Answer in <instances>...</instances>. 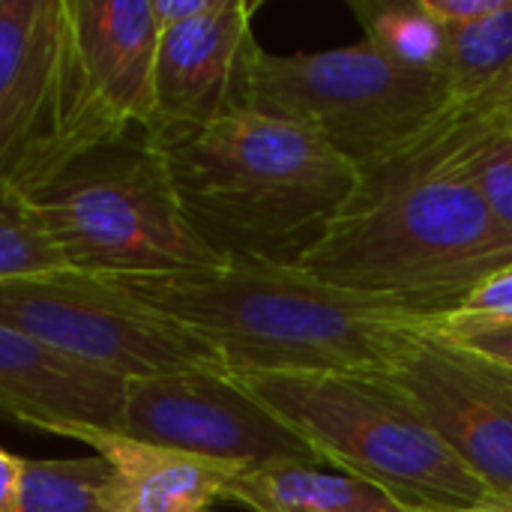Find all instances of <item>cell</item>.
Here are the masks:
<instances>
[{"label":"cell","mask_w":512,"mask_h":512,"mask_svg":"<svg viewBox=\"0 0 512 512\" xmlns=\"http://www.w3.org/2000/svg\"><path fill=\"white\" fill-rule=\"evenodd\" d=\"M486 111L447 108L414 141L357 168L345 204L294 261L381 306L447 318L486 276L512 264L471 177Z\"/></svg>","instance_id":"obj_1"},{"label":"cell","mask_w":512,"mask_h":512,"mask_svg":"<svg viewBox=\"0 0 512 512\" xmlns=\"http://www.w3.org/2000/svg\"><path fill=\"white\" fill-rule=\"evenodd\" d=\"M201 339L228 372L390 375L438 321L339 291L297 264L225 258L210 267L108 279Z\"/></svg>","instance_id":"obj_2"},{"label":"cell","mask_w":512,"mask_h":512,"mask_svg":"<svg viewBox=\"0 0 512 512\" xmlns=\"http://www.w3.org/2000/svg\"><path fill=\"white\" fill-rule=\"evenodd\" d=\"M150 141L186 222L219 258L294 264L357 183V165L318 132L261 111Z\"/></svg>","instance_id":"obj_3"},{"label":"cell","mask_w":512,"mask_h":512,"mask_svg":"<svg viewBox=\"0 0 512 512\" xmlns=\"http://www.w3.org/2000/svg\"><path fill=\"white\" fill-rule=\"evenodd\" d=\"M231 378L324 465L390 492L408 510H465L492 498L384 375L231 372Z\"/></svg>","instance_id":"obj_4"},{"label":"cell","mask_w":512,"mask_h":512,"mask_svg":"<svg viewBox=\"0 0 512 512\" xmlns=\"http://www.w3.org/2000/svg\"><path fill=\"white\" fill-rule=\"evenodd\" d=\"M24 195L60 264L87 276H156L225 261L186 222L144 129L69 159Z\"/></svg>","instance_id":"obj_5"},{"label":"cell","mask_w":512,"mask_h":512,"mask_svg":"<svg viewBox=\"0 0 512 512\" xmlns=\"http://www.w3.org/2000/svg\"><path fill=\"white\" fill-rule=\"evenodd\" d=\"M252 111L309 126L363 168L414 141L447 99L438 72L402 66L363 39L327 51H261Z\"/></svg>","instance_id":"obj_6"},{"label":"cell","mask_w":512,"mask_h":512,"mask_svg":"<svg viewBox=\"0 0 512 512\" xmlns=\"http://www.w3.org/2000/svg\"><path fill=\"white\" fill-rule=\"evenodd\" d=\"M0 324L123 381L228 372L189 330L156 315L120 285L69 267L0 279Z\"/></svg>","instance_id":"obj_7"},{"label":"cell","mask_w":512,"mask_h":512,"mask_svg":"<svg viewBox=\"0 0 512 512\" xmlns=\"http://www.w3.org/2000/svg\"><path fill=\"white\" fill-rule=\"evenodd\" d=\"M63 15L57 171L150 126L159 48L150 0H63Z\"/></svg>","instance_id":"obj_8"},{"label":"cell","mask_w":512,"mask_h":512,"mask_svg":"<svg viewBox=\"0 0 512 512\" xmlns=\"http://www.w3.org/2000/svg\"><path fill=\"white\" fill-rule=\"evenodd\" d=\"M120 432L240 471L324 465L294 429L219 369L126 381Z\"/></svg>","instance_id":"obj_9"},{"label":"cell","mask_w":512,"mask_h":512,"mask_svg":"<svg viewBox=\"0 0 512 512\" xmlns=\"http://www.w3.org/2000/svg\"><path fill=\"white\" fill-rule=\"evenodd\" d=\"M387 378L492 498H512L510 366L432 327Z\"/></svg>","instance_id":"obj_10"},{"label":"cell","mask_w":512,"mask_h":512,"mask_svg":"<svg viewBox=\"0 0 512 512\" xmlns=\"http://www.w3.org/2000/svg\"><path fill=\"white\" fill-rule=\"evenodd\" d=\"M258 0H219L213 12L159 30L153 72V138L195 132L240 111H252Z\"/></svg>","instance_id":"obj_11"},{"label":"cell","mask_w":512,"mask_h":512,"mask_svg":"<svg viewBox=\"0 0 512 512\" xmlns=\"http://www.w3.org/2000/svg\"><path fill=\"white\" fill-rule=\"evenodd\" d=\"M63 0L0 3V177L30 192L57 171Z\"/></svg>","instance_id":"obj_12"},{"label":"cell","mask_w":512,"mask_h":512,"mask_svg":"<svg viewBox=\"0 0 512 512\" xmlns=\"http://www.w3.org/2000/svg\"><path fill=\"white\" fill-rule=\"evenodd\" d=\"M126 381L75 363L0 324V420L48 435L81 423L120 432Z\"/></svg>","instance_id":"obj_13"},{"label":"cell","mask_w":512,"mask_h":512,"mask_svg":"<svg viewBox=\"0 0 512 512\" xmlns=\"http://www.w3.org/2000/svg\"><path fill=\"white\" fill-rule=\"evenodd\" d=\"M48 435L78 441L111 465L102 512H210L237 474L234 465L210 462L180 450L135 441L123 432L66 423Z\"/></svg>","instance_id":"obj_14"},{"label":"cell","mask_w":512,"mask_h":512,"mask_svg":"<svg viewBox=\"0 0 512 512\" xmlns=\"http://www.w3.org/2000/svg\"><path fill=\"white\" fill-rule=\"evenodd\" d=\"M225 501L246 512H414L390 492L321 465H276L243 471Z\"/></svg>","instance_id":"obj_15"},{"label":"cell","mask_w":512,"mask_h":512,"mask_svg":"<svg viewBox=\"0 0 512 512\" xmlns=\"http://www.w3.org/2000/svg\"><path fill=\"white\" fill-rule=\"evenodd\" d=\"M447 108L492 111L512 87V0L486 21L447 27L438 66Z\"/></svg>","instance_id":"obj_16"},{"label":"cell","mask_w":512,"mask_h":512,"mask_svg":"<svg viewBox=\"0 0 512 512\" xmlns=\"http://www.w3.org/2000/svg\"><path fill=\"white\" fill-rule=\"evenodd\" d=\"M351 12L363 24V39L411 69L438 72L447 27L438 24L423 0H351Z\"/></svg>","instance_id":"obj_17"},{"label":"cell","mask_w":512,"mask_h":512,"mask_svg":"<svg viewBox=\"0 0 512 512\" xmlns=\"http://www.w3.org/2000/svg\"><path fill=\"white\" fill-rule=\"evenodd\" d=\"M111 465L102 456L24 459L15 512H102Z\"/></svg>","instance_id":"obj_18"},{"label":"cell","mask_w":512,"mask_h":512,"mask_svg":"<svg viewBox=\"0 0 512 512\" xmlns=\"http://www.w3.org/2000/svg\"><path fill=\"white\" fill-rule=\"evenodd\" d=\"M60 267L63 264L27 195L0 177V279L36 276Z\"/></svg>","instance_id":"obj_19"},{"label":"cell","mask_w":512,"mask_h":512,"mask_svg":"<svg viewBox=\"0 0 512 512\" xmlns=\"http://www.w3.org/2000/svg\"><path fill=\"white\" fill-rule=\"evenodd\" d=\"M471 177L495 225L512 243V123L486 111L471 150Z\"/></svg>","instance_id":"obj_20"},{"label":"cell","mask_w":512,"mask_h":512,"mask_svg":"<svg viewBox=\"0 0 512 512\" xmlns=\"http://www.w3.org/2000/svg\"><path fill=\"white\" fill-rule=\"evenodd\" d=\"M438 324L444 327H465V324H512V264L498 273L486 276L447 318Z\"/></svg>","instance_id":"obj_21"},{"label":"cell","mask_w":512,"mask_h":512,"mask_svg":"<svg viewBox=\"0 0 512 512\" xmlns=\"http://www.w3.org/2000/svg\"><path fill=\"white\" fill-rule=\"evenodd\" d=\"M441 333L456 339L459 345L492 357L512 369V324H465V327H444L438 324Z\"/></svg>","instance_id":"obj_22"},{"label":"cell","mask_w":512,"mask_h":512,"mask_svg":"<svg viewBox=\"0 0 512 512\" xmlns=\"http://www.w3.org/2000/svg\"><path fill=\"white\" fill-rule=\"evenodd\" d=\"M429 15L444 27H468L510 6V0H423Z\"/></svg>","instance_id":"obj_23"},{"label":"cell","mask_w":512,"mask_h":512,"mask_svg":"<svg viewBox=\"0 0 512 512\" xmlns=\"http://www.w3.org/2000/svg\"><path fill=\"white\" fill-rule=\"evenodd\" d=\"M216 3L219 0H150V9H153L159 30H168V27H177V24H186L213 12Z\"/></svg>","instance_id":"obj_24"},{"label":"cell","mask_w":512,"mask_h":512,"mask_svg":"<svg viewBox=\"0 0 512 512\" xmlns=\"http://www.w3.org/2000/svg\"><path fill=\"white\" fill-rule=\"evenodd\" d=\"M21 474H24V459L0 447V512H15L18 507Z\"/></svg>","instance_id":"obj_25"},{"label":"cell","mask_w":512,"mask_h":512,"mask_svg":"<svg viewBox=\"0 0 512 512\" xmlns=\"http://www.w3.org/2000/svg\"><path fill=\"white\" fill-rule=\"evenodd\" d=\"M450 512H512V498H489L477 507H465V510H450Z\"/></svg>","instance_id":"obj_26"},{"label":"cell","mask_w":512,"mask_h":512,"mask_svg":"<svg viewBox=\"0 0 512 512\" xmlns=\"http://www.w3.org/2000/svg\"><path fill=\"white\" fill-rule=\"evenodd\" d=\"M492 114H498L501 120H507V123H512V87L504 93V99L492 108Z\"/></svg>","instance_id":"obj_27"},{"label":"cell","mask_w":512,"mask_h":512,"mask_svg":"<svg viewBox=\"0 0 512 512\" xmlns=\"http://www.w3.org/2000/svg\"><path fill=\"white\" fill-rule=\"evenodd\" d=\"M0 3H3V0H0Z\"/></svg>","instance_id":"obj_28"}]
</instances>
